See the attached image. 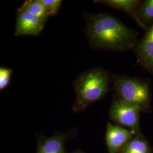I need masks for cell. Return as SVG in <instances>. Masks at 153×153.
Returning <instances> with one entry per match:
<instances>
[{
  "mask_svg": "<svg viewBox=\"0 0 153 153\" xmlns=\"http://www.w3.org/2000/svg\"><path fill=\"white\" fill-rule=\"evenodd\" d=\"M85 33L93 49L104 51L126 52L134 49L138 42L135 30L106 13L88 16Z\"/></svg>",
  "mask_w": 153,
  "mask_h": 153,
  "instance_id": "obj_1",
  "label": "cell"
},
{
  "mask_svg": "<svg viewBox=\"0 0 153 153\" xmlns=\"http://www.w3.org/2000/svg\"><path fill=\"white\" fill-rule=\"evenodd\" d=\"M111 76L108 71L99 67L82 73L74 83L76 96L74 111H82L103 98L109 91Z\"/></svg>",
  "mask_w": 153,
  "mask_h": 153,
  "instance_id": "obj_2",
  "label": "cell"
},
{
  "mask_svg": "<svg viewBox=\"0 0 153 153\" xmlns=\"http://www.w3.org/2000/svg\"><path fill=\"white\" fill-rule=\"evenodd\" d=\"M111 83L116 97L121 102L135 107L141 112L150 110L151 91L148 80L113 74Z\"/></svg>",
  "mask_w": 153,
  "mask_h": 153,
  "instance_id": "obj_3",
  "label": "cell"
},
{
  "mask_svg": "<svg viewBox=\"0 0 153 153\" xmlns=\"http://www.w3.org/2000/svg\"><path fill=\"white\" fill-rule=\"evenodd\" d=\"M136 107L124 103L114 97L109 111L110 118L122 127L133 131L135 136L141 135L140 129V112Z\"/></svg>",
  "mask_w": 153,
  "mask_h": 153,
  "instance_id": "obj_4",
  "label": "cell"
},
{
  "mask_svg": "<svg viewBox=\"0 0 153 153\" xmlns=\"http://www.w3.org/2000/svg\"><path fill=\"white\" fill-rule=\"evenodd\" d=\"M134 50L138 64L153 75V23L148 26Z\"/></svg>",
  "mask_w": 153,
  "mask_h": 153,
  "instance_id": "obj_5",
  "label": "cell"
},
{
  "mask_svg": "<svg viewBox=\"0 0 153 153\" xmlns=\"http://www.w3.org/2000/svg\"><path fill=\"white\" fill-rule=\"evenodd\" d=\"M135 136L128 129L108 123L105 133V141L109 153H118L127 142Z\"/></svg>",
  "mask_w": 153,
  "mask_h": 153,
  "instance_id": "obj_6",
  "label": "cell"
},
{
  "mask_svg": "<svg viewBox=\"0 0 153 153\" xmlns=\"http://www.w3.org/2000/svg\"><path fill=\"white\" fill-rule=\"evenodd\" d=\"M45 25L27 12L17 10L14 35L38 36L43 31Z\"/></svg>",
  "mask_w": 153,
  "mask_h": 153,
  "instance_id": "obj_7",
  "label": "cell"
},
{
  "mask_svg": "<svg viewBox=\"0 0 153 153\" xmlns=\"http://www.w3.org/2000/svg\"><path fill=\"white\" fill-rule=\"evenodd\" d=\"M94 2L102 4L109 6L116 10L123 11L137 22V24L145 31L148 27H146L140 21L137 10L141 1L138 0H97L94 1Z\"/></svg>",
  "mask_w": 153,
  "mask_h": 153,
  "instance_id": "obj_8",
  "label": "cell"
},
{
  "mask_svg": "<svg viewBox=\"0 0 153 153\" xmlns=\"http://www.w3.org/2000/svg\"><path fill=\"white\" fill-rule=\"evenodd\" d=\"M64 142V136L47 138L40 144L37 153H65Z\"/></svg>",
  "mask_w": 153,
  "mask_h": 153,
  "instance_id": "obj_9",
  "label": "cell"
},
{
  "mask_svg": "<svg viewBox=\"0 0 153 153\" xmlns=\"http://www.w3.org/2000/svg\"><path fill=\"white\" fill-rule=\"evenodd\" d=\"M19 9L27 12L44 25L49 18V14L39 0L26 1Z\"/></svg>",
  "mask_w": 153,
  "mask_h": 153,
  "instance_id": "obj_10",
  "label": "cell"
},
{
  "mask_svg": "<svg viewBox=\"0 0 153 153\" xmlns=\"http://www.w3.org/2000/svg\"><path fill=\"white\" fill-rule=\"evenodd\" d=\"M119 153H151V150L148 142L141 137V135H137L127 142Z\"/></svg>",
  "mask_w": 153,
  "mask_h": 153,
  "instance_id": "obj_11",
  "label": "cell"
},
{
  "mask_svg": "<svg viewBox=\"0 0 153 153\" xmlns=\"http://www.w3.org/2000/svg\"><path fill=\"white\" fill-rule=\"evenodd\" d=\"M137 14L142 24L148 27L153 23V0L141 1L137 10Z\"/></svg>",
  "mask_w": 153,
  "mask_h": 153,
  "instance_id": "obj_12",
  "label": "cell"
},
{
  "mask_svg": "<svg viewBox=\"0 0 153 153\" xmlns=\"http://www.w3.org/2000/svg\"><path fill=\"white\" fill-rule=\"evenodd\" d=\"M44 6L49 16H54L58 14L62 1L61 0H39Z\"/></svg>",
  "mask_w": 153,
  "mask_h": 153,
  "instance_id": "obj_13",
  "label": "cell"
},
{
  "mask_svg": "<svg viewBox=\"0 0 153 153\" xmlns=\"http://www.w3.org/2000/svg\"><path fill=\"white\" fill-rule=\"evenodd\" d=\"M13 71L10 68L1 67L0 68V90L7 88L10 82Z\"/></svg>",
  "mask_w": 153,
  "mask_h": 153,
  "instance_id": "obj_14",
  "label": "cell"
},
{
  "mask_svg": "<svg viewBox=\"0 0 153 153\" xmlns=\"http://www.w3.org/2000/svg\"><path fill=\"white\" fill-rule=\"evenodd\" d=\"M82 153V152H76V153Z\"/></svg>",
  "mask_w": 153,
  "mask_h": 153,
  "instance_id": "obj_15",
  "label": "cell"
}]
</instances>
